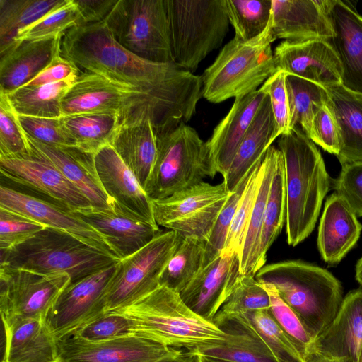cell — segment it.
<instances>
[{
	"label": "cell",
	"mask_w": 362,
	"mask_h": 362,
	"mask_svg": "<svg viewBox=\"0 0 362 362\" xmlns=\"http://www.w3.org/2000/svg\"><path fill=\"white\" fill-rule=\"evenodd\" d=\"M62 37L23 42L0 54V90L8 94L37 76L61 54Z\"/></svg>",
	"instance_id": "29"
},
{
	"label": "cell",
	"mask_w": 362,
	"mask_h": 362,
	"mask_svg": "<svg viewBox=\"0 0 362 362\" xmlns=\"http://www.w3.org/2000/svg\"><path fill=\"white\" fill-rule=\"evenodd\" d=\"M276 138V124L267 94L243 138L228 171L223 176L228 192H232L253 167L262 160Z\"/></svg>",
	"instance_id": "30"
},
{
	"label": "cell",
	"mask_w": 362,
	"mask_h": 362,
	"mask_svg": "<svg viewBox=\"0 0 362 362\" xmlns=\"http://www.w3.org/2000/svg\"><path fill=\"white\" fill-rule=\"evenodd\" d=\"M336 192L341 196L355 211L362 216V162L342 165L335 180Z\"/></svg>",
	"instance_id": "52"
},
{
	"label": "cell",
	"mask_w": 362,
	"mask_h": 362,
	"mask_svg": "<svg viewBox=\"0 0 362 362\" xmlns=\"http://www.w3.org/2000/svg\"><path fill=\"white\" fill-rule=\"evenodd\" d=\"M112 210L74 211L100 233L120 260L137 252L162 231L113 202Z\"/></svg>",
	"instance_id": "20"
},
{
	"label": "cell",
	"mask_w": 362,
	"mask_h": 362,
	"mask_svg": "<svg viewBox=\"0 0 362 362\" xmlns=\"http://www.w3.org/2000/svg\"><path fill=\"white\" fill-rule=\"evenodd\" d=\"M31 146L8 95L0 90V157L25 154Z\"/></svg>",
	"instance_id": "46"
},
{
	"label": "cell",
	"mask_w": 362,
	"mask_h": 362,
	"mask_svg": "<svg viewBox=\"0 0 362 362\" xmlns=\"http://www.w3.org/2000/svg\"><path fill=\"white\" fill-rule=\"evenodd\" d=\"M28 136L43 144L59 146H76L65 129L62 117L47 118L18 115Z\"/></svg>",
	"instance_id": "49"
},
{
	"label": "cell",
	"mask_w": 362,
	"mask_h": 362,
	"mask_svg": "<svg viewBox=\"0 0 362 362\" xmlns=\"http://www.w3.org/2000/svg\"><path fill=\"white\" fill-rule=\"evenodd\" d=\"M235 37L250 41L267 29L271 20L272 0H225Z\"/></svg>",
	"instance_id": "41"
},
{
	"label": "cell",
	"mask_w": 362,
	"mask_h": 362,
	"mask_svg": "<svg viewBox=\"0 0 362 362\" xmlns=\"http://www.w3.org/2000/svg\"><path fill=\"white\" fill-rule=\"evenodd\" d=\"M213 321L226 332L240 331L258 337L270 349L279 362H303L269 310L240 313L215 317Z\"/></svg>",
	"instance_id": "32"
},
{
	"label": "cell",
	"mask_w": 362,
	"mask_h": 362,
	"mask_svg": "<svg viewBox=\"0 0 362 362\" xmlns=\"http://www.w3.org/2000/svg\"><path fill=\"white\" fill-rule=\"evenodd\" d=\"M270 310L269 294L254 275H242L215 317Z\"/></svg>",
	"instance_id": "43"
},
{
	"label": "cell",
	"mask_w": 362,
	"mask_h": 362,
	"mask_svg": "<svg viewBox=\"0 0 362 362\" xmlns=\"http://www.w3.org/2000/svg\"><path fill=\"white\" fill-rule=\"evenodd\" d=\"M284 71H277L259 88L269 96L274 117L276 124L277 137L290 130V110L286 77Z\"/></svg>",
	"instance_id": "50"
},
{
	"label": "cell",
	"mask_w": 362,
	"mask_h": 362,
	"mask_svg": "<svg viewBox=\"0 0 362 362\" xmlns=\"http://www.w3.org/2000/svg\"><path fill=\"white\" fill-rule=\"evenodd\" d=\"M104 21L117 42L134 54L173 63L165 0H118Z\"/></svg>",
	"instance_id": "9"
},
{
	"label": "cell",
	"mask_w": 362,
	"mask_h": 362,
	"mask_svg": "<svg viewBox=\"0 0 362 362\" xmlns=\"http://www.w3.org/2000/svg\"><path fill=\"white\" fill-rule=\"evenodd\" d=\"M358 362H362V349H361V353H360V355H359V358H358Z\"/></svg>",
	"instance_id": "60"
},
{
	"label": "cell",
	"mask_w": 362,
	"mask_h": 362,
	"mask_svg": "<svg viewBox=\"0 0 362 362\" xmlns=\"http://www.w3.org/2000/svg\"><path fill=\"white\" fill-rule=\"evenodd\" d=\"M275 40L271 20L264 33L250 41L234 37L201 76L202 97L220 103L257 90L277 71L272 49Z\"/></svg>",
	"instance_id": "6"
},
{
	"label": "cell",
	"mask_w": 362,
	"mask_h": 362,
	"mask_svg": "<svg viewBox=\"0 0 362 362\" xmlns=\"http://www.w3.org/2000/svg\"><path fill=\"white\" fill-rule=\"evenodd\" d=\"M262 160L255 165L250 175L235 211L224 248L221 254L230 255L240 254L261 180Z\"/></svg>",
	"instance_id": "44"
},
{
	"label": "cell",
	"mask_w": 362,
	"mask_h": 362,
	"mask_svg": "<svg viewBox=\"0 0 362 362\" xmlns=\"http://www.w3.org/2000/svg\"><path fill=\"white\" fill-rule=\"evenodd\" d=\"M290 129L299 127L310 138L316 110L326 104L328 95L325 87L308 80L288 74L286 77Z\"/></svg>",
	"instance_id": "37"
},
{
	"label": "cell",
	"mask_w": 362,
	"mask_h": 362,
	"mask_svg": "<svg viewBox=\"0 0 362 362\" xmlns=\"http://www.w3.org/2000/svg\"><path fill=\"white\" fill-rule=\"evenodd\" d=\"M0 207L35 221L45 227L65 231L88 245L119 260L109 245L74 211L37 197L1 185Z\"/></svg>",
	"instance_id": "16"
},
{
	"label": "cell",
	"mask_w": 362,
	"mask_h": 362,
	"mask_svg": "<svg viewBox=\"0 0 362 362\" xmlns=\"http://www.w3.org/2000/svg\"><path fill=\"white\" fill-rule=\"evenodd\" d=\"M56 362H63V361H62L59 360V361H56Z\"/></svg>",
	"instance_id": "61"
},
{
	"label": "cell",
	"mask_w": 362,
	"mask_h": 362,
	"mask_svg": "<svg viewBox=\"0 0 362 362\" xmlns=\"http://www.w3.org/2000/svg\"><path fill=\"white\" fill-rule=\"evenodd\" d=\"M180 242L175 231L161 232L146 246L119 260L104 296L105 313L158 288L160 275Z\"/></svg>",
	"instance_id": "10"
},
{
	"label": "cell",
	"mask_w": 362,
	"mask_h": 362,
	"mask_svg": "<svg viewBox=\"0 0 362 362\" xmlns=\"http://www.w3.org/2000/svg\"><path fill=\"white\" fill-rule=\"evenodd\" d=\"M279 148L271 146L265 153L260 167L261 180L239 254L242 275H254L258 272L257 258L266 204L278 160Z\"/></svg>",
	"instance_id": "33"
},
{
	"label": "cell",
	"mask_w": 362,
	"mask_h": 362,
	"mask_svg": "<svg viewBox=\"0 0 362 362\" xmlns=\"http://www.w3.org/2000/svg\"><path fill=\"white\" fill-rule=\"evenodd\" d=\"M286 202L283 154L272 177L266 204L257 258L258 271L265 265L267 253L286 222Z\"/></svg>",
	"instance_id": "39"
},
{
	"label": "cell",
	"mask_w": 362,
	"mask_h": 362,
	"mask_svg": "<svg viewBox=\"0 0 362 362\" xmlns=\"http://www.w3.org/2000/svg\"><path fill=\"white\" fill-rule=\"evenodd\" d=\"M226 343L202 346L192 354L223 362H279L270 349L258 337L240 331Z\"/></svg>",
	"instance_id": "40"
},
{
	"label": "cell",
	"mask_w": 362,
	"mask_h": 362,
	"mask_svg": "<svg viewBox=\"0 0 362 362\" xmlns=\"http://www.w3.org/2000/svg\"><path fill=\"white\" fill-rule=\"evenodd\" d=\"M205 245L206 241L201 239H180L160 275V286L179 293L203 268Z\"/></svg>",
	"instance_id": "38"
},
{
	"label": "cell",
	"mask_w": 362,
	"mask_h": 362,
	"mask_svg": "<svg viewBox=\"0 0 362 362\" xmlns=\"http://www.w3.org/2000/svg\"><path fill=\"white\" fill-rule=\"evenodd\" d=\"M261 284L269 294V311L272 315L293 342L304 361L313 341V338L297 314L279 295L275 287L271 284Z\"/></svg>",
	"instance_id": "45"
},
{
	"label": "cell",
	"mask_w": 362,
	"mask_h": 362,
	"mask_svg": "<svg viewBox=\"0 0 362 362\" xmlns=\"http://www.w3.org/2000/svg\"><path fill=\"white\" fill-rule=\"evenodd\" d=\"M80 19L79 10L75 1L69 0L64 6L20 31L14 38L11 48L25 41L63 36L68 30L79 25Z\"/></svg>",
	"instance_id": "42"
},
{
	"label": "cell",
	"mask_w": 362,
	"mask_h": 362,
	"mask_svg": "<svg viewBox=\"0 0 362 362\" xmlns=\"http://www.w3.org/2000/svg\"><path fill=\"white\" fill-rule=\"evenodd\" d=\"M241 276L239 254H221L203 267L179 294L193 311L213 321Z\"/></svg>",
	"instance_id": "18"
},
{
	"label": "cell",
	"mask_w": 362,
	"mask_h": 362,
	"mask_svg": "<svg viewBox=\"0 0 362 362\" xmlns=\"http://www.w3.org/2000/svg\"><path fill=\"white\" fill-rule=\"evenodd\" d=\"M158 362H197V356L189 351H180L178 354Z\"/></svg>",
	"instance_id": "56"
},
{
	"label": "cell",
	"mask_w": 362,
	"mask_h": 362,
	"mask_svg": "<svg viewBox=\"0 0 362 362\" xmlns=\"http://www.w3.org/2000/svg\"><path fill=\"white\" fill-rule=\"evenodd\" d=\"M266 96L267 93L259 88L235 98L230 110L207 141L217 171L223 176Z\"/></svg>",
	"instance_id": "28"
},
{
	"label": "cell",
	"mask_w": 362,
	"mask_h": 362,
	"mask_svg": "<svg viewBox=\"0 0 362 362\" xmlns=\"http://www.w3.org/2000/svg\"><path fill=\"white\" fill-rule=\"evenodd\" d=\"M70 283L67 274L45 275L0 266L1 319L47 320L59 296Z\"/></svg>",
	"instance_id": "12"
},
{
	"label": "cell",
	"mask_w": 362,
	"mask_h": 362,
	"mask_svg": "<svg viewBox=\"0 0 362 362\" xmlns=\"http://www.w3.org/2000/svg\"><path fill=\"white\" fill-rule=\"evenodd\" d=\"M217 173L208 142L195 129L181 124L157 134V156L144 191L151 200L164 199Z\"/></svg>",
	"instance_id": "7"
},
{
	"label": "cell",
	"mask_w": 362,
	"mask_h": 362,
	"mask_svg": "<svg viewBox=\"0 0 362 362\" xmlns=\"http://www.w3.org/2000/svg\"><path fill=\"white\" fill-rule=\"evenodd\" d=\"M79 10V25L104 21L117 1L115 0H74Z\"/></svg>",
	"instance_id": "55"
},
{
	"label": "cell",
	"mask_w": 362,
	"mask_h": 362,
	"mask_svg": "<svg viewBox=\"0 0 362 362\" xmlns=\"http://www.w3.org/2000/svg\"><path fill=\"white\" fill-rule=\"evenodd\" d=\"M325 3L326 0H272L274 37L291 42L329 40L333 30Z\"/></svg>",
	"instance_id": "24"
},
{
	"label": "cell",
	"mask_w": 362,
	"mask_h": 362,
	"mask_svg": "<svg viewBox=\"0 0 362 362\" xmlns=\"http://www.w3.org/2000/svg\"><path fill=\"white\" fill-rule=\"evenodd\" d=\"M284 161L288 244L296 246L313 232L330 179L323 158L299 127L279 136Z\"/></svg>",
	"instance_id": "3"
},
{
	"label": "cell",
	"mask_w": 362,
	"mask_h": 362,
	"mask_svg": "<svg viewBox=\"0 0 362 362\" xmlns=\"http://www.w3.org/2000/svg\"><path fill=\"white\" fill-rule=\"evenodd\" d=\"M253 168L230 192L221 211L206 242L203 267L219 256L223 251L238 203Z\"/></svg>",
	"instance_id": "47"
},
{
	"label": "cell",
	"mask_w": 362,
	"mask_h": 362,
	"mask_svg": "<svg viewBox=\"0 0 362 362\" xmlns=\"http://www.w3.org/2000/svg\"><path fill=\"white\" fill-rule=\"evenodd\" d=\"M4 334L2 362H56L58 339L47 320L12 317L1 319Z\"/></svg>",
	"instance_id": "25"
},
{
	"label": "cell",
	"mask_w": 362,
	"mask_h": 362,
	"mask_svg": "<svg viewBox=\"0 0 362 362\" xmlns=\"http://www.w3.org/2000/svg\"><path fill=\"white\" fill-rule=\"evenodd\" d=\"M130 322L126 317L107 313L76 332L86 339L98 341L130 334Z\"/></svg>",
	"instance_id": "53"
},
{
	"label": "cell",
	"mask_w": 362,
	"mask_h": 362,
	"mask_svg": "<svg viewBox=\"0 0 362 362\" xmlns=\"http://www.w3.org/2000/svg\"><path fill=\"white\" fill-rule=\"evenodd\" d=\"M78 75L42 86H23L7 94L18 115L59 118L63 117L62 99Z\"/></svg>",
	"instance_id": "34"
},
{
	"label": "cell",
	"mask_w": 362,
	"mask_h": 362,
	"mask_svg": "<svg viewBox=\"0 0 362 362\" xmlns=\"http://www.w3.org/2000/svg\"><path fill=\"white\" fill-rule=\"evenodd\" d=\"M309 139L328 153L338 155L340 149L339 128L326 104L320 105L315 112Z\"/></svg>",
	"instance_id": "51"
},
{
	"label": "cell",
	"mask_w": 362,
	"mask_h": 362,
	"mask_svg": "<svg viewBox=\"0 0 362 362\" xmlns=\"http://www.w3.org/2000/svg\"><path fill=\"white\" fill-rule=\"evenodd\" d=\"M108 313L126 317L131 325L130 334L175 349L191 351L223 344L233 337L193 311L177 292L165 286Z\"/></svg>",
	"instance_id": "2"
},
{
	"label": "cell",
	"mask_w": 362,
	"mask_h": 362,
	"mask_svg": "<svg viewBox=\"0 0 362 362\" xmlns=\"http://www.w3.org/2000/svg\"><path fill=\"white\" fill-rule=\"evenodd\" d=\"M255 277L275 287L313 341L334 320L343 300L341 284L329 272L301 260L264 265Z\"/></svg>",
	"instance_id": "4"
},
{
	"label": "cell",
	"mask_w": 362,
	"mask_h": 362,
	"mask_svg": "<svg viewBox=\"0 0 362 362\" xmlns=\"http://www.w3.org/2000/svg\"><path fill=\"white\" fill-rule=\"evenodd\" d=\"M28 139L33 148L47 157L83 194L93 209L112 210L113 202L103 189L97 173L95 154L76 146L48 145Z\"/></svg>",
	"instance_id": "26"
},
{
	"label": "cell",
	"mask_w": 362,
	"mask_h": 362,
	"mask_svg": "<svg viewBox=\"0 0 362 362\" xmlns=\"http://www.w3.org/2000/svg\"><path fill=\"white\" fill-rule=\"evenodd\" d=\"M325 88L328 95L326 105L333 114L339 132V161L341 165L362 162V93L341 84Z\"/></svg>",
	"instance_id": "31"
},
{
	"label": "cell",
	"mask_w": 362,
	"mask_h": 362,
	"mask_svg": "<svg viewBox=\"0 0 362 362\" xmlns=\"http://www.w3.org/2000/svg\"><path fill=\"white\" fill-rule=\"evenodd\" d=\"M42 224L13 211L0 207V248H12L45 228Z\"/></svg>",
	"instance_id": "48"
},
{
	"label": "cell",
	"mask_w": 362,
	"mask_h": 362,
	"mask_svg": "<svg viewBox=\"0 0 362 362\" xmlns=\"http://www.w3.org/2000/svg\"><path fill=\"white\" fill-rule=\"evenodd\" d=\"M61 54L78 68L146 92L185 123L202 97L200 76L174 63H157L134 54L115 39L105 21L78 25L62 38Z\"/></svg>",
	"instance_id": "1"
},
{
	"label": "cell",
	"mask_w": 362,
	"mask_h": 362,
	"mask_svg": "<svg viewBox=\"0 0 362 362\" xmlns=\"http://www.w3.org/2000/svg\"><path fill=\"white\" fill-rule=\"evenodd\" d=\"M274 58L277 71L323 87L341 84V66L328 40H284L276 47Z\"/></svg>",
	"instance_id": "17"
},
{
	"label": "cell",
	"mask_w": 362,
	"mask_h": 362,
	"mask_svg": "<svg viewBox=\"0 0 362 362\" xmlns=\"http://www.w3.org/2000/svg\"><path fill=\"white\" fill-rule=\"evenodd\" d=\"M362 226L355 211L337 192L327 199L322 215L317 246L322 259L335 266L356 244Z\"/></svg>",
	"instance_id": "27"
},
{
	"label": "cell",
	"mask_w": 362,
	"mask_h": 362,
	"mask_svg": "<svg viewBox=\"0 0 362 362\" xmlns=\"http://www.w3.org/2000/svg\"><path fill=\"white\" fill-rule=\"evenodd\" d=\"M333 36L328 40L340 62L341 85L362 93V16L348 1L327 0Z\"/></svg>",
	"instance_id": "19"
},
{
	"label": "cell",
	"mask_w": 362,
	"mask_h": 362,
	"mask_svg": "<svg viewBox=\"0 0 362 362\" xmlns=\"http://www.w3.org/2000/svg\"><path fill=\"white\" fill-rule=\"evenodd\" d=\"M195 356H197V362H223V361H218V360H216L214 358H208V357H205V356H198V355H195Z\"/></svg>",
	"instance_id": "59"
},
{
	"label": "cell",
	"mask_w": 362,
	"mask_h": 362,
	"mask_svg": "<svg viewBox=\"0 0 362 362\" xmlns=\"http://www.w3.org/2000/svg\"><path fill=\"white\" fill-rule=\"evenodd\" d=\"M304 362H339V361L325 356L315 351H309L304 358Z\"/></svg>",
	"instance_id": "57"
},
{
	"label": "cell",
	"mask_w": 362,
	"mask_h": 362,
	"mask_svg": "<svg viewBox=\"0 0 362 362\" xmlns=\"http://www.w3.org/2000/svg\"><path fill=\"white\" fill-rule=\"evenodd\" d=\"M119 260L74 235L45 227L25 242L1 250V265L45 275L67 274L76 282Z\"/></svg>",
	"instance_id": "5"
},
{
	"label": "cell",
	"mask_w": 362,
	"mask_h": 362,
	"mask_svg": "<svg viewBox=\"0 0 362 362\" xmlns=\"http://www.w3.org/2000/svg\"><path fill=\"white\" fill-rule=\"evenodd\" d=\"M230 192L224 182H202L161 199L152 200L158 226L175 231L180 239L206 242Z\"/></svg>",
	"instance_id": "11"
},
{
	"label": "cell",
	"mask_w": 362,
	"mask_h": 362,
	"mask_svg": "<svg viewBox=\"0 0 362 362\" xmlns=\"http://www.w3.org/2000/svg\"><path fill=\"white\" fill-rule=\"evenodd\" d=\"M115 113H86L62 117L63 125L81 150L95 154L110 144L121 123Z\"/></svg>",
	"instance_id": "36"
},
{
	"label": "cell",
	"mask_w": 362,
	"mask_h": 362,
	"mask_svg": "<svg viewBox=\"0 0 362 362\" xmlns=\"http://www.w3.org/2000/svg\"><path fill=\"white\" fill-rule=\"evenodd\" d=\"M110 145L144 189L157 156L152 113L140 109L123 117Z\"/></svg>",
	"instance_id": "21"
},
{
	"label": "cell",
	"mask_w": 362,
	"mask_h": 362,
	"mask_svg": "<svg viewBox=\"0 0 362 362\" xmlns=\"http://www.w3.org/2000/svg\"><path fill=\"white\" fill-rule=\"evenodd\" d=\"M0 171L11 182L72 211L92 207L83 194L47 157L32 146L28 153L0 157Z\"/></svg>",
	"instance_id": "13"
},
{
	"label": "cell",
	"mask_w": 362,
	"mask_h": 362,
	"mask_svg": "<svg viewBox=\"0 0 362 362\" xmlns=\"http://www.w3.org/2000/svg\"><path fill=\"white\" fill-rule=\"evenodd\" d=\"M78 75V67L62 57L57 56L37 76L25 86H42L65 80Z\"/></svg>",
	"instance_id": "54"
},
{
	"label": "cell",
	"mask_w": 362,
	"mask_h": 362,
	"mask_svg": "<svg viewBox=\"0 0 362 362\" xmlns=\"http://www.w3.org/2000/svg\"><path fill=\"white\" fill-rule=\"evenodd\" d=\"M356 279L362 286V257L358 261L356 266Z\"/></svg>",
	"instance_id": "58"
},
{
	"label": "cell",
	"mask_w": 362,
	"mask_h": 362,
	"mask_svg": "<svg viewBox=\"0 0 362 362\" xmlns=\"http://www.w3.org/2000/svg\"><path fill=\"white\" fill-rule=\"evenodd\" d=\"M173 63L192 72L229 29L225 0H165Z\"/></svg>",
	"instance_id": "8"
},
{
	"label": "cell",
	"mask_w": 362,
	"mask_h": 362,
	"mask_svg": "<svg viewBox=\"0 0 362 362\" xmlns=\"http://www.w3.org/2000/svg\"><path fill=\"white\" fill-rule=\"evenodd\" d=\"M63 362H158L182 349L127 334L104 341H90L74 332L58 341Z\"/></svg>",
	"instance_id": "15"
},
{
	"label": "cell",
	"mask_w": 362,
	"mask_h": 362,
	"mask_svg": "<svg viewBox=\"0 0 362 362\" xmlns=\"http://www.w3.org/2000/svg\"><path fill=\"white\" fill-rule=\"evenodd\" d=\"M69 0H0V54L13 45L18 33L61 8Z\"/></svg>",
	"instance_id": "35"
},
{
	"label": "cell",
	"mask_w": 362,
	"mask_h": 362,
	"mask_svg": "<svg viewBox=\"0 0 362 362\" xmlns=\"http://www.w3.org/2000/svg\"><path fill=\"white\" fill-rule=\"evenodd\" d=\"M94 159L99 180L112 201L130 214L158 225L151 199L113 147L104 146L95 153Z\"/></svg>",
	"instance_id": "22"
},
{
	"label": "cell",
	"mask_w": 362,
	"mask_h": 362,
	"mask_svg": "<svg viewBox=\"0 0 362 362\" xmlns=\"http://www.w3.org/2000/svg\"><path fill=\"white\" fill-rule=\"evenodd\" d=\"M115 264L69 284L60 293L47 317L58 341L105 314L104 296Z\"/></svg>",
	"instance_id": "14"
},
{
	"label": "cell",
	"mask_w": 362,
	"mask_h": 362,
	"mask_svg": "<svg viewBox=\"0 0 362 362\" xmlns=\"http://www.w3.org/2000/svg\"><path fill=\"white\" fill-rule=\"evenodd\" d=\"M362 349V289L350 291L332 322L314 339L309 351L339 362H358ZM308 351V352H309Z\"/></svg>",
	"instance_id": "23"
}]
</instances>
